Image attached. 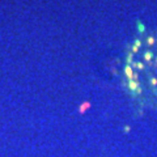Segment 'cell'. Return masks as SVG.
Returning a JSON list of instances; mask_svg holds the SVG:
<instances>
[{"label": "cell", "instance_id": "cell-1", "mask_svg": "<svg viewBox=\"0 0 157 157\" xmlns=\"http://www.w3.org/2000/svg\"><path fill=\"white\" fill-rule=\"evenodd\" d=\"M135 47L124 67L127 88L139 104L157 109V38Z\"/></svg>", "mask_w": 157, "mask_h": 157}]
</instances>
